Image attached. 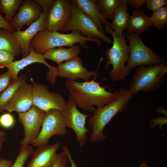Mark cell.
Returning a JSON list of instances; mask_svg holds the SVG:
<instances>
[{
  "instance_id": "cell-1",
  "label": "cell",
  "mask_w": 167,
  "mask_h": 167,
  "mask_svg": "<svg viewBox=\"0 0 167 167\" xmlns=\"http://www.w3.org/2000/svg\"><path fill=\"white\" fill-rule=\"evenodd\" d=\"M65 84L76 105L89 112L94 111V106L98 108L111 103L117 95V90L114 93L108 91L94 80L80 82L66 79Z\"/></svg>"
},
{
  "instance_id": "cell-2",
  "label": "cell",
  "mask_w": 167,
  "mask_h": 167,
  "mask_svg": "<svg viewBox=\"0 0 167 167\" xmlns=\"http://www.w3.org/2000/svg\"><path fill=\"white\" fill-rule=\"evenodd\" d=\"M117 92L114 100L102 107L95 109L93 115L88 120L92 131L90 133V139L93 143L108 138L107 136L103 133L105 127L115 115L127 109L133 96L129 89L125 88H120Z\"/></svg>"
},
{
  "instance_id": "cell-3",
  "label": "cell",
  "mask_w": 167,
  "mask_h": 167,
  "mask_svg": "<svg viewBox=\"0 0 167 167\" xmlns=\"http://www.w3.org/2000/svg\"><path fill=\"white\" fill-rule=\"evenodd\" d=\"M87 41L94 42L100 45L101 44L100 39L83 36L77 30L65 34L49 31L45 29L36 33L31 41L29 46L36 52L43 55L50 49L63 46L71 47L76 43L88 49V47L86 43Z\"/></svg>"
},
{
  "instance_id": "cell-4",
  "label": "cell",
  "mask_w": 167,
  "mask_h": 167,
  "mask_svg": "<svg viewBox=\"0 0 167 167\" xmlns=\"http://www.w3.org/2000/svg\"><path fill=\"white\" fill-rule=\"evenodd\" d=\"M105 30L107 33L111 34L113 39L112 46L108 48L105 51L107 59L105 67L107 69L110 65L112 66L109 72L112 82L125 80L130 73L125 65L129 58V53L125 34H123L121 37H118L109 28H105Z\"/></svg>"
},
{
  "instance_id": "cell-5",
  "label": "cell",
  "mask_w": 167,
  "mask_h": 167,
  "mask_svg": "<svg viewBox=\"0 0 167 167\" xmlns=\"http://www.w3.org/2000/svg\"><path fill=\"white\" fill-rule=\"evenodd\" d=\"M167 72L166 61L147 67L139 66L133 76L129 89L133 95L140 91L153 92L161 85Z\"/></svg>"
},
{
  "instance_id": "cell-6",
  "label": "cell",
  "mask_w": 167,
  "mask_h": 167,
  "mask_svg": "<svg viewBox=\"0 0 167 167\" xmlns=\"http://www.w3.org/2000/svg\"><path fill=\"white\" fill-rule=\"evenodd\" d=\"M125 34L129 41L130 55L126 66L128 71L130 72L138 66L159 65L165 61V58L143 43L140 34L135 33Z\"/></svg>"
},
{
  "instance_id": "cell-7",
  "label": "cell",
  "mask_w": 167,
  "mask_h": 167,
  "mask_svg": "<svg viewBox=\"0 0 167 167\" xmlns=\"http://www.w3.org/2000/svg\"><path fill=\"white\" fill-rule=\"evenodd\" d=\"M66 127L62 112L56 109L45 112L39 134L30 144L36 148L47 145L52 136L65 135L67 133Z\"/></svg>"
},
{
  "instance_id": "cell-8",
  "label": "cell",
  "mask_w": 167,
  "mask_h": 167,
  "mask_svg": "<svg viewBox=\"0 0 167 167\" xmlns=\"http://www.w3.org/2000/svg\"><path fill=\"white\" fill-rule=\"evenodd\" d=\"M71 18L61 32L77 30L83 36L97 38L105 42L111 43L110 38L100 32L95 24L79 9L74 0H71Z\"/></svg>"
},
{
  "instance_id": "cell-9",
  "label": "cell",
  "mask_w": 167,
  "mask_h": 167,
  "mask_svg": "<svg viewBox=\"0 0 167 167\" xmlns=\"http://www.w3.org/2000/svg\"><path fill=\"white\" fill-rule=\"evenodd\" d=\"M76 105L69 95L65 106L62 111L66 127L72 129L75 133L77 141L80 148L83 147L88 139L87 133L88 129L85 127L86 120L90 114L80 112Z\"/></svg>"
},
{
  "instance_id": "cell-10",
  "label": "cell",
  "mask_w": 167,
  "mask_h": 167,
  "mask_svg": "<svg viewBox=\"0 0 167 167\" xmlns=\"http://www.w3.org/2000/svg\"><path fill=\"white\" fill-rule=\"evenodd\" d=\"M45 112L32 105L26 112L18 113V119L24 129L21 145H29L37 137L40 132Z\"/></svg>"
},
{
  "instance_id": "cell-11",
  "label": "cell",
  "mask_w": 167,
  "mask_h": 167,
  "mask_svg": "<svg viewBox=\"0 0 167 167\" xmlns=\"http://www.w3.org/2000/svg\"><path fill=\"white\" fill-rule=\"evenodd\" d=\"M32 82L33 105L45 112L52 109L62 111L67 102L62 95L49 92L45 84Z\"/></svg>"
},
{
  "instance_id": "cell-12",
  "label": "cell",
  "mask_w": 167,
  "mask_h": 167,
  "mask_svg": "<svg viewBox=\"0 0 167 167\" xmlns=\"http://www.w3.org/2000/svg\"><path fill=\"white\" fill-rule=\"evenodd\" d=\"M72 15L71 0H54L49 13L46 29L61 32L70 21Z\"/></svg>"
},
{
  "instance_id": "cell-13",
  "label": "cell",
  "mask_w": 167,
  "mask_h": 167,
  "mask_svg": "<svg viewBox=\"0 0 167 167\" xmlns=\"http://www.w3.org/2000/svg\"><path fill=\"white\" fill-rule=\"evenodd\" d=\"M45 59L43 54L38 53L30 48L29 53L27 56L19 60L14 61L4 67L8 69L12 75L13 80H14L18 78L19 72L26 66L35 63H42L48 68L49 71L46 74L47 79L53 84L58 76L56 67L50 65Z\"/></svg>"
},
{
  "instance_id": "cell-14",
  "label": "cell",
  "mask_w": 167,
  "mask_h": 167,
  "mask_svg": "<svg viewBox=\"0 0 167 167\" xmlns=\"http://www.w3.org/2000/svg\"><path fill=\"white\" fill-rule=\"evenodd\" d=\"M56 67L58 76L75 81L82 79L88 81L92 76L98 77L97 72L88 70L83 65L81 58L78 56L65 61Z\"/></svg>"
},
{
  "instance_id": "cell-15",
  "label": "cell",
  "mask_w": 167,
  "mask_h": 167,
  "mask_svg": "<svg viewBox=\"0 0 167 167\" xmlns=\"http://www.w3.org/2000/svg\"><path fill=\"white\" fill-rule=\"evenodd\" d=\"M43 12L35 0H24L10 23L15 31L20 30L24 25L28 27L38 20Z\"/></svg>"
},
{
  "instance_id": "cell-16",
  "label": "cell",
  "mask_w": 167,
  "mask_h": 167,
  "mask_svg": "<svg viewBox=\"0 0 167 167\" xmlns=\"http://www.w3.org/2000/svg\"><path fill=\"white\" fill-rule=\"evenodd\" d=\"M49 12L42 14L39 19L31 24L26 29H18L13 32L20 48L21 54L24 57L29 53L30 42L38 32L46 29Z\"/></svg>"
},
{
  "instance_id": "cell-17",
  "label": "cell",
  "mask_w": 167,
  "mask_h": 167,
  "mask_svg": "<svg viewBox=\"0 0 167 167\" xmlns=\"http://www.w3.org/2000/svg\"><path fill=\"white\" fill-rule=\"evenodd\" d=\"M32 105V84L25 83L16 91L5 105L3 110L19 113L26 112Z\"/></svg>"
},
{
  "instance_id": "cell-18",
  "label": "cell",
  "mask_w": 167,
  "mask_h": 167,
  "mask_svg": "<svg viewBox=\"0 0 167 167\" xmlns=\"http://www.w3.org/2000/svg\"><path fill=\"white\" fill-rule=\"evenodd\" d=\"M59 143L47 144L37 147L32 153V156L27 167H52L58 159Z\"/></svg>"
},
{
  "instance_id": "cell-19",
  "label": "cell",
  "mask_w": 167,
  "mask_h": 167,
  "mask_svg": "<svg viewBox=\"0 0 167 167\" xmlns=\"http://www.w3.org/2000/svg\"><path fill=\"white\" fill-rule=\"evenodd\" d=\"M74 1L79 9L95 24L100 32L105 34L102 25L104 24L105 28H109L110 23L101 14L95 0Z\"/></svg>"
},
{
  "instance_id": "cell-20",
  "label": "cell",
  "mask_w": 167,
  "mask_h": 167,
  "mask_svg": "<svg viewBox=\"0 0 167 167\" xmlns=\"http://www.w3.org/2000/svg\"><path fill=\"white\" fill-rule=\"evenodd\" d=\"M143 9L135 10L132 11L127 27L128 34H142L147 31L152 25L150 17L147 16Z\"/></svg>"
},
{
  "instance_id": "cell-21",
  "label": "cell",
  "mask_w": 167,
  "mask_h": 167,
  "mask_svg": "<svg viewBox=\"0 0 167 167\" xmlns=\"http://www.w3.org/2000/svg\"><path fill=\"white\" fill-rule=\"evenodd\" d=\"M127 5L128 0H122L121 4L115 11L113 21L109 27L118 37L122 36L124 30L127 28L130 16L127 11Z\"/></svg>"
},
{
  "instance_id": "cell-22",
  "label": "cell",
  "mask_w": 167,
  "mask_h": 167,
  "mask_svg": "<svg viewBox=\"0 0 167 167\" xmlns=\"http://www.w3.org/2000/svg\"><path fill=\"white\" fill-rule=\"evenodd\" d=\"M81 52L79 45H75L68 48L61 47L50 49L43 55L45 59L54 61L58 65L64 61L73 59Z\"/></svg>"
},
{
  "instance_id": "cell-23",
  "label": "cell",
  "mask_w": 167,
  "mask_h": 167,
  "mask_svg": "<svg viewBox=\"0 0 167 167\" xmlns=\"http://www.w3.org/2000/svg\"><path fill=\"white\" fill-rule=\"evenodd\" d=\"M0 50L7 51L14 56L21 54L18 42L12 32L7 29L0 28Z\"/></svg>"
},
{
  "instance_id": "cell-24",
  "label": "cell",
  "mask_w": 167,
  "mask_h": 167,
  "mask_svg": "<svg viewBox=\"0 0 167 167\" xmlns=\"http://www.w3.org/2000/svg\"><path fill=\"white\" fill-rule=\"evenodd\" d=\"M26 75L23 74L13 80L10 85L0 95V113L4 111L3 108L18 89L26 83Z\"/></svg>"
},
{
  "instance_id": "cell-25",
  "label": "cell",
  "mask_w": 167,
  "mask_h": 167,
  "mask_svg": "<svg viewBox=\"0 0 167 167\" xmlns=\"http://www.w3.org/2000/svg\"><path fill=\"white\" fill-rule=\"evenodd\" d=\"M23 2L22 0H0V14L4 13L5 19L10 23Z\"/></svg>"
},
{
  "instance_id": "cell-26",
  "label": "cell",
  "mask_w": 167,
  "mask_h": 167,
  "mask_svg": "<svg viewBox=\"0 0 167 167\" xmlns=\"http://www.w3.org/2000/svg\"><path fill=\"white\" fill-rule=\"evenodd\" d=\"M99 11L106 19L112 20L115 10L122 2V0H95Z\"/></svg>"
},
{
  "instance_id": "cell-27",
  "label": "cell",
  "mask_w": 167,
  "mask_h": 167,
  "mask_svg": "<svg viewBox=\"0 0 167 167\" xmlns=\"http://www.w3.org/2000/svg\"><path fill=\"white\" fill-rule=\"evenodd\" d=\"M150 18L152 25L156 28L158 31L164 29L167 25V6L162 7L153 12Z\"/></svg>"
},
{
  "instance_id": "cell-28",
  "label": "cell",
  "mask_w": 167,
  "mask_h": 167,
  "mask_svg": "<svg viewBox=\"0 0 167 167\" xmlns=\"http://www.w3.org/2000/svg\"><path fill=\"white\" fill-rule=\"evenodd\" d=\"M33 151L32 147L29 144L21 145L20 147L18 155L11 167H23Z\"/></svg>"
},
{
  "instance_id": "cell-29",
  "label": "cell",
  "mask_w": 167,
  "mask_h": 167,
  "mask_svg": "<svg viewBox=\"0 0 167 167\" xmlns=\"http://www.w3.org/2000/svg\"><path fill=\"white\" fill-rule=\"evenodd\" d=\"M13 81L12 75L9 71L0 75V93L8 87Z\"/></svg>"
},
{
  "instance_id": "cell-30",
  "label": "cell",
  "mask_w": 167,
  "mask_h": 167,
  "mask_svg": "<svg viewBox=\"0 0 167 167\" xmlns=\"http://www.w3.org/2000/svg\"><path fill=\"white\" fill-rule=\"evenodd\" d=\"M15 123V119L10 113H4L0 117V125L5 128H10L14 126Z\"/></svg>"
},
{
  "instance_id": "cell-31",
  "label": "cell",
  "mask_w": 167,
  "mask_h": 167,
  "mask_svg": "<svg viewBox=\"0 0 167 167\" xmlns=\"http://www.w3.org/2000/svg\"><path fill=\"white\" fill-rule=\"evenodd\" d=\"M146 7L148 10L153 12L158 9L167 6V0H147Z\"/></svg>"
},
{
  "instance_id": "cell-32",
  "label": "cell",
  "mask_w": 167,
  "mask_h": 167,
  "mask_svg": "<svg viewBox=\"0 0 167 167\" xmlns=\"http://www.w3.org/2000/svg\"><path fill=\"white\" fill-rule=\"evenodd\" d=\"M14 60V56L10 52L4 50H0V68L10 63Z\"/></svg>"
},
{
  "instance_id": "cell-33",
  "label": "cell",
  "mask_w": 167,
  "mask_h": 167,
  "mask_svg": "<svg viewBox=\"0 0 167 167\" xmlns=\"http://www.w3.org/2000/svg\"><path fill=\"white\" fill-rule=\"evenodd\" d=\"M40 6L43 13L49 12L51 9L54 0H35Z\"/></svg>"
},
{
  "instance_id": "cell-34",
  "label": "cell",
  "mask_w": 167,
  "mask_h": 167,
  "mask_svg": "<svg viewBox=\"0 0 167 167\" xmlns=\"http://www.w3.org/2000/svg\"><path fill=\"white\" fill-rule=\"evenodd\" d=\"M167 116H159L155 118H151L150 121V126L153 128L157 125H160V128L162 130L163 125L167 122Z\"/></svg>"
},
{
  "instance_id": "cell-35",
  "label": "cell",
  "mask_w": 167,
  "mask_h": 167,
  "mask_svg": "<svg viewBox=\"0 0 167 167\" xmlns=\"http://www.w3.org/2000/svg\"><path fill=\"white\" fill-rule=\"evenodd\" d=\"M67 158L63 152L58 154L56 161L52 167H67Z\"/></svg>"
},
{
  "instance_id": "cell-36",
  "label": "cell",
  "mask_w": 167,
  "mask_h": 167,
  "mask_svg": "<svg viewBox=\"0 0 167 167\" xmlns=\"http://www.w3.org/2000/svg\"><path fill=\"white\" fill-rule=\"evenodd\" d=\"M147 1V0H129L128 4L135 10H139L146 3Z\"/></svg>"
},
{
  "instance_id": "cell-37",
  "label": "cell",
  "mask_w": 167,
  "mask_h": 167,
  "mask_svg": "<svg viewBox=\"0 0 167 167\" xmlns=\"http://www.w3.org/2000/svg\"><path fill=\"white\" fill-rule=\"evenodd\" d=\"M62 152L66 155L70 161L71 164V167H78L72 158L71 153L68 147L66 146H64L62 147Z\"/></svg>"
},
{
  "instance_id": "cell-38",
  "label": "cell",
  "mask_w": 167,
  "mask_h": 167,
  "mask_svg": "<svg viewBox=\"0 0 167 167\" xmlns=\"http://www.w3.org/2000/svg\"><path fill=\"white\" fill-rule=\"evenodd\" d=\"M0 28L7 29L12 32L15 30L11 24L7 22L5 19L2 15L0 14Z\"/></svg>"
},
{
  "instance_id": "cell-39",
  "label": "cell",
  "mask_w": 167,
  "mask_h": 167,
  "mask_svg": "<svg viewBox=\"0 0 167 167\" xmlns=\"http://www.w3.org/2000/svg\"><path fill=\"white\" fill-rule=\"evenodd\" d=\"M13 164L12 160L5 158L0 159V167H11Z\"/></svg>"
},
{
  "instance_id": "cell-40",
  "label": "cell",
  "mask_w": 167,
  "mask_h": 167,
  "mask_svg": "<svg viewBox=\"0 0 167 167\" xmlns=\"http://www.w3.org/2000/svg\"><path fill=\"white\" fill-rule=\"evenodd\" d=\"M156 111L160 113L164 114L167 116V110L165 109L162 106H159L156 109Z\"/></svg>"
},
{
  "instance_id": "cell-41",
  "label": "cell",
  "mask_w": 167,
  "mask_h": 167,
  "mask_svg": "<svg viewBox=\"0 0 167 167\" xmlns=\"http://www.w3.org/2000/svg\"><path fill=\"white\" fill-rule=\"evenodd\" d=\"M5 140V139L4 137H0V151L2 149L3 144Z\"/></svg>"
},
{
  "instance_id": "cell-42",
  "label": "cell",
  "mask_w": 167,
  "mask_h": 167,
  "mask_svg": "<svg viewBox=\"0 0 167 167\" xmlns=\"http://www.w3.org/2000/svg\"><path fill=\"white\" fill-rule=\"evenodd\" d=\"M139 167H150L146 162H143L139 165Z\"/></svg>"
},
{
  "instance_id": "cell-43",
  "label": "cell",
  "mask_w": 167,
  "mask_h": 167,
  "mask_svg": "<svg viewBox=\"0 0 167 167\" xmlns=\"http://www.w3.org/2000/svg\"><path fill=\"white\" fill-rule=\"evenodd\" d=\"M5 134V132L0 129V137H4Z\"/></svg>"
}]
</instances>
